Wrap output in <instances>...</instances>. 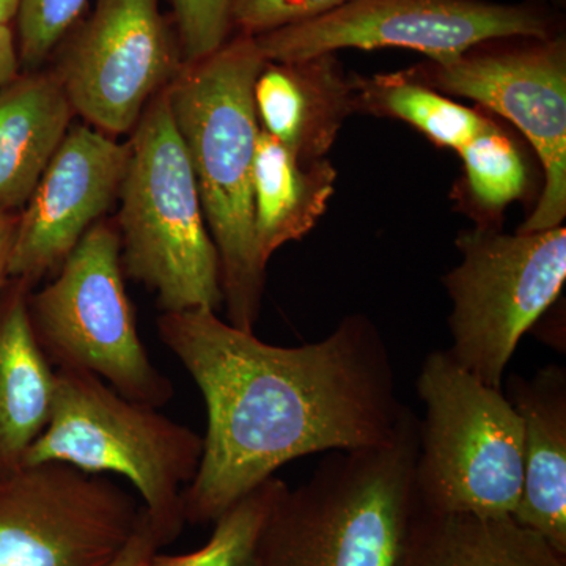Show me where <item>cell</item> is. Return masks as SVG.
<instances>
[{
  "instance_id": "1",
  "label": "cell",
  "mask_w": 566,
  "mask_h": 566,
  "mask_svg": "<svg viewBox=\"0 0 566 566\" xmlns=\"http://www.w3.org/2000/svg\"><path fill=\"white\" fill-rule=\"evenodd\" d=\"M158 333L207 408L202 460L182 491L186 524L214 523L296 458L389 444L409 409L386 340L365 315L292 348L210 308L163 314Z\"/></svg>"
},
{
  "instance_id": "2",
  "label": "cell",
  "mask_w": 566,
  "mask_h": 566,
  "mask_svg": "<svg viewBox=\"0 0 566 566\" xmlns=\"http://www.w3.org/2000/svg\"><path fill=\"white\" fill-rule=\"evenodd\" d=\"M264 63L255 39L241 33L202 61L185 63L166 88L218 249L229 323L248 333L260 316L266 270L253 227L260 134L253 85Z\"/></svg>"
},
{
  "instance_id": "3",
  "label": "cell",
  "mask_w": 566,
  "mask_h": 566,
  "mask_svg": "<svg viewBox=\"0 0 566 566\" xmlns=\"http://www.w3.org/2000/svg\"><path fill=\"white\" fill-rule=\"evenodd\" d=\"M419 422L406 411L389 444L326 453L268 517L259 566H397L417 506Z\"/></svg>"
},
{
  "instance_id": "4",
  "label": "cell",
  "mask_w": 566,
  "mask_h": 566,
  "mask_svg": "<svg viewBox=\"0 0 566 566\" xmlns=\"http://www.w3.org/2000/svg\"><path fill=\"white\" fill-rule=\"evenodd\" d=\"M120 197L123 273L156 294L163 314L218 312L221 262L166 88L134 128Z\"/></svg>"
},
{
  "instance_id": "5",
  "label": "cell",
  "mask_w": 566,
  "mask_h": 566,
  "mask_svg": "<svg viewBox=\"0 0 566 566\" xmlns=\"http://www.w3.org/2000/svg\"><path fill=\"white\" fill-rule=\"evenodd\" d=\"M203 436L85 371L55 370L50 422L24 464L65 463L132 482L159 545L185 527L182 491L199 471Z\"/></svg>"
},
{
  "instance_id": "6",
  "label": "cell",
  "mask_w": 566,
  "mask_h": 566,
  "mask_svg": "<svg viewBox=\"0 0 566 566\" xmlns=\"http://www.w3.org/2000/svg\"><path fill=\"white\" fill-rule=\"evenodd\" d=\"M415 468L417 504L438 513L513 516L523 490V422L505 397L447 352L424 357Z\"/></svg>"
},
{
  "instance_id": "7",
  "label": "cell",
  "mask_w": 566,
  "mask_h": 566,
  "mask_svg": "<svg viewBox=\"0 0 566 566\" xmlns=\"http://www.w3.org/2000/svg\"><path fill=\"white\" fill-rule=\"evenodd\" d=\"M123 274L118 230L96 222L55 281L29 296L33 334L54 370L98 376L123 397L159 409L172 400L174 385L140 340Z\"/></svg>"
},
{
  "instance_id": "8",
  "label": "cell",
  "mask_w": 566,
  "mask_h": 566,
  "mask_svg": "<svg viewBox=\"0 0 566 566\" xmlns=\"http://www.w3.org/2000/svg\"><path fill=\"white\" fill-rule=\"evenodd\" d=\"M461 263L444 275L452 300L453 360L502 389L523 335L556 303L566 281V229L505 234L480 226L457 238Z\"/></svg>"
},
{
  "instance_id": "9",
  "label": "cell",
  "mask_w": 566,
  "mask_h": 566,
  "mask_svg": "<svg viewBox=\"0 0 566 566\" xmlns=\"http://www.w3.org/2000/svg\"><path fill=\"white\" fill-rule=\"evenodd\" d=\"M557 18L538 3L488 0H349L315 20L253 36L266 62L340 50L401 48L444 65L488 41L551 39Z\"/></svg>"
},
{
  "instance_id": "10",
  "label": "cell",
  "mask_w": 566,
  "mask_h": 566,
  "mask_svg": "<svg viewBox=\"0 0 566 566\" xmlns=\"http://www.w3.org/2000/svg\"><path fill=\"white\" fill-rule=\"evenodd\" d=\"M144 509L104 474L25 464L0 475V566H111Z\"/></svg>"
},
{
  "instance_id": "11",
  "label": "cell",
  "mask_w": 566,
  "mask_h": 566,
  "mask_svg": "<svg viewBox=\"0 0 566 566\" xmlns=\"http://www.w3.org/2000/svg\"><path fill=\"white\" fill-rule=\"evenodd\" d=\"M509 41L497 50L480 44L457 61L428 62L409 73L483 104L527 137L545 170V188L517 232H545L560 227L566 216V40L558 33Z\"/></svg>"
},
{
  "instance_id": "12",
  "label": "cell",
  "mask_w": 566,
  "mask_h": 566,
  "mask_svg": "<svg viewBox=\"0 0 566 566\" xmlns=\"http://www.w3.org/2000/svg\"><path fill=\"white\" fill-rule=\"evenodd\" d=\"M182 65L158 0H98L57 76L73 111L114 137L136 128Z\"/></svg>"
},
{
  "instance_id": "13",
  "label": "cell",
  "mask_w": 566,
  "mask_h": 566,
  "mask_svg": "<svg viewBox=\"0 0 566 566\" xmlns=\"http://www.w3.org/2000/svg\"><path fill=\"white\" fill-rule=\"evenodd\" d=\"M128 144L88 126L66 133L20 214L11 281L35 285L57 270L120 191Z\"/></svg>"
},
{
  "instance_id": "14",
  "label": "cell",
  "mask_w": 566,
  "mask_h": 566,
  "mask_svg": "<svg viewBox=\"0 0 566 566\" xmlns=\"http://www.w3.org/2000/svg\"><path fill=\"white\" fill-rule=\"evenodd\" d=\"M505 397L523 422L524 480L513 520L566 556V368L512 374Z\"/></svg>"
},
{
  "instance_id": "15",
  "label": "cell",
  "mask_w": 566,
  "mask_h": 566,
  "mask_svg": "<svg viewBox=\"0 0 566 566\" xmlns=\"http://www.w3.org/2000/svg\"><path fill=\"white\" fill-rule=\"evenodd\" d=\"M262 132L305 159H322L356 112L353 80L335 54L266 62L253 85Z\"/></svg>"
},
{
  "instance_id": "16",
  "label": "cell",
  "mask_w": 566,
  "mask_h": 566,
  "mask_svg": "<svg viewBox=\"0 0 566 566\" xmlns=\"http://www.w3.org/2000/svg\"><path fill=\"white\" fill-rule=\"evenodd\" d=\"M32 286L9 281L0 294V475L17 471L50 422L55 370L33 334Z\"/></svg>"
},
{
  "instance_id": "17",
  "label": "cell",
  "mask_w": 566,
  "mask_h": 566,
  "mask_svg": "<svg viewBox=\"0 0 566 566\" xmlns=\"http://www.w3.org/2000/svg\"><path fill=\"white\" fill-rule=\"evenodd\" d=\"M397 566H566V556L512 516L438 513L417 504Z\"/></svg>"
},
{
  "instance_id": "18",
  "label": "cell",
  "mask_w": 566,
  "mask_h": 566,
  "mask_svg": "<svg viewBox=\"0 0 566 566\" xmlns=\"http://www.w3.org/2000/svg\"><path fill=\"white\" fill-rule=\"evenodd\" d=\"M73 114L57 73L18 76L0 91V211L28 203Z\"/></svg>"
},
{
  "instance_id": "19",
  "label": "cell",
  "mask_w": 566,
  "mask_h": 566,
  "mask_svg": "<svg viewBox=\"0 0 566 566\" xmlns=\"http://www.w3.org/2000/svg\"><path fill=\"white\" fill-rule=\"evenodd\" d=\"M337 170L305 159L260 129L253 163V227L264 266L273 253L314 229L335 192Z\"/></svg>"
},
{
  "instance_id": "20",
  "label": "cell",
  "mask_w": 566,
  "mask_h": 566,
  "mask_svg": "<svg viewBox=\"0 0 566 566\" xmlns=\"http://www.w3.org/2000/svg\"><path fill=\"white\" fill-rule=\"evenodd\" d=\"M356 112L386 115L415 126L442 147L460 150L483 126L485 115L452 102L411 73L353 77Z\"/></svg>"
},
{
  "instance_id": "21",
  "label": "cell",
  "mask_w": 566,
  "mask_h": 566,
  "mask_svg": "<svg viewBox=\"0 0 566 566\" xmlns=\"http://www.w3.org/2000/svg\"><path fill=\"white\" fill-rule=\"evenodd\" d=\"M286 486L283 480L271 476L214 521L207 545L178 556L155 551L140 566H259L264 526Z\"/></svg>"
},
{
  "instance_id": "22",
  "label": "cell",
  "mask_w": 566,
  "mask_h": 566,
  "mask_svg": "<svg viewBox=\"0 0 566 566\" xmlns=\"http://www.w3.org/2000/svg\"><path fill=\"white\" fill-rule=\"evenodd\" d=\"M458 153L472 200L493 218L526 191V164L513 140L490 118Z\"/></svg>"
},
{
  "instance_id": "23",
  "label": "cell",
  "mask_w": 566,
  "mask_h": 566,
  "mask_svg": "<svg viewBox=\"0 0 566 566\" xmlns=\"http://www.w3.org/2000/svg\"><path fill=\"white\" fill-rule=\"evenodd\" d=\"M87 0H21L18 13L20 61L40 65L80 18Z\"/></svg>"
},
{
  "instance_id": "24",
  "label": "cell",
  "mask_w": 566,
  "mask_h": 566,
  "mask_svg": "<svg viewBox=\"0 0 566 566\" xmlns=\"http://www.w3.org/2000/svg\"><path fill=\"white\" fill-rule=\"evenodd\" d=\"M180 35L182 63H193L221 50L232 29L234 0H170Z\"/></svg>"
},
{
  "instance_id": "25",
  "label": "cell",
  "mask_w": 566,
  "mask_h": 566,
  "mask_svg": "<svg viewBox=\"0 0 566 566\" xmlns=\"http://www.w3.org/2000/svg\"><path fill=\"white\" fill-rule=\"evenodd\" d=\"M349 0H234L232 24L245 35L259 36L315 20Z\"/></svg>"
},
{
  "instance_id": "26",
  "label": "cell",
  "mask_w": 566,
  "mask_h": 566,
  "mask_svg": "<svg viewBox=\"0 0 566 566\" xmlns=\"http://www.w3.org/2000/svg\"><path fill=\"white\" fill-rule=\"evenodd\" d=\"M159 549H161L159 539L156 538L155 532H153L150 526V521H148L144 512L142 513L139 526H137L136 532H134L128 545L125 546L120 556L115 558L114 564L111 566H140L145 558Z\"/></svg>"
},
{
  "instance_id": "27",
  "label": "cell",
  "mask_w": 566,
  "mask_h": 566,
  "mask_svg": "<svg viewBox=\"0 0 566 566\" xmlns=\"http://www.w3.org/2000/svg\"><path fill=\"white\" fill-rule=\"evenodd\" d=\"M20 214L13 211H0V294L10 281V260L13 252Z\"/></svg>"
},
{
  "instance_id": "28",
  "label": "cell",
  "mask_w": 566,
  "mask_h": 566,
  "mask_svg": "<svg viewBox=\"0 0 566 566\" xmlns=\"http://www.w3.org/2000/svg\"><path fill=\"white\" fill-rule=\"evenodd\" d=\"M20 52L10 25H0V91L17 80Z\"/></svg>"
},
{
  "instance_id": "29",
  "label": "cell",
  "mask_w": 566,
  "mask_h": 566,
  "mask_svg": "<svg viewBox=\"0 0 566 566\" xmlns=\"http://www.w3.org/2000/svg\"><path fill=\"white\" fill-rule=\"evenodd\" d=\"M21 0H0V25H10L20 13Z\"/></svg>"
},
{
  "instance_id": "30",
  "label": "cell",
  "mask_w": 566,
  "mask_h": 566,
  "mask_svg": "<svg viewBox=\"0 0 566 566\" xmlns=\"http://www.w3.org/2000/svg\"><path fill=\"white\" fill-rule=\"evenodd\" d=\"M549 2L554 3V6H557V7H564L566 0H549Z\"/></svg>"
}]
</instances>
